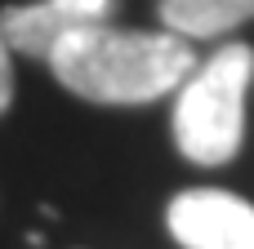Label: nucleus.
I'll return each mask as SVG.
<instances>
[{"mask_svg":"<svg viewBox=\"0 0 254 249\" xmlns=\"http://www.w3.org/2000/svg\"><path fill=\"white\" fill-rule=\"evenodd\" d=\"M49 71L85 102L138 107L174 94L196 71V53L179 31H134L98 22L58 40L49 53Z\"/></svg>","mask_w":254,"mask_h":249,"instance_id":"1","label":"nucleus"},{"mask_svg":"<svg viewBox=\"0 0 254 249\" xmlns=\"http://www.w3.org/2000/svg\"><path fill=\"white\" fill-rule=\"evenodd\" d=\"M254 80V49L228 40L174 94V143L192 165H228L246 138V94Z\"/></svg>","mask_w":254,"mask_h":249,"instance_id":"2","label":"nucleus"},{"mask_svg":"<svg viewBox=\"0 0 254 249\" xmlns=\"http://www.w3.org/2000/svg\"><path fill=\"white\" fill-rule=\"evenodd\" d=\"M165 223L183 249H254V205L219 187L179 192Z\"/></svg>","mask_w":254,"mask_h":249,"instance_id":"3","label":"nucleus"},{"mask_svg":"<svg viewBox=\"0 0 254 249\" xmlns=\"http://www.w3.org/2000/svg\"><path fill=\"white\" fill-rule=\"evenodd\" d=\"M116 13V0H36V4H9L0 9V31L13 53L49 62L54 45L71 31L98 27Z\"/></svg>","mask_w":254,"mask_h":249,"instance_id":"4","label":"nucleus"},{"mask_svg":"<svg viewBox=\"0 0 254 249\" xmlns=\"http://www.w3.org/2000/svg\"><path fill=\"white\" fill-rule=\"evenodd\" d=\"M156 9H161L165 31H179L188 40L237 31L241 22L254 18V0H161Z\"/></svg>","mask_w":254,"mask_h":249,"instance_id":"5","label":"nucleus"},{"mask_svg":"<svg viewBox=\"0 0 254 249\" xmlns=\"http://www.w3.org/2000/svg\"><path fill=\"white\" fill-rule=\"evenodd\" d=\"M13 49H9V40H4V31H0V116L9 111V102H13V58H9Z\"/></svg>","mask_w":254,"mask_h":249,"instance_id":"6","label":"nucleus"}]
</instances>
